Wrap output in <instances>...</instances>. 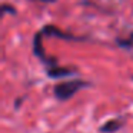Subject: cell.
<instances>
[{
	"mask_svg": "<svg viewBox=\"0 0 133 133\" xmlns=\"http://www.w3.org/2000/svg\"><path fill=\"white\" fill-rule=\"evenodd\" d=\"M40 2H55V0H40Z\"/></svg>",
	"mask_w": 133,
	"mask_h": 133,
	"instance_id": "6",
	"label": "cell"
},
{
	"mask_svg": "<svg viewBox=\"0 0 133 133\" xmlns=\"http://www.w3.org/2000/svg\"><path fill=\"white\" fill-rule=\"evenodd\" d=\"M86 86H89V83L83 80H70L64 82V83H59L57 86H55V96L59 100H67L73 95H76L82 87Z\"/></svg>",
	"mask_w": 133,
	"mask_h": 133,
	"instance_id": "1",
	"label": "cell"
},
{
	"mask_svg": "<svg viewBox=\"0 0 133 133\" xmlns=\"http://www.w3.org/2000/svg\"><path fill=\"white\" fill-rule=\"evenodd\" d=\"M122 126H123V120H122V119H112V120L106 122V124H103V126L100 127V132L115 133V132H117Z\"/></svg>",
	"mask_w": 133,
	"mask_h": 133,
	"instance_id": "4",
	"label": "cell"
},
{
	"mask_svg": "<svg viewBox=\"0 0 133 133\" xmlns=\"http://www.w3.org/2000/svg\"><path fill=\"white\" fill-rule=\"evenodd\" d=\"M2 12H3V15L6 12H10V13H15V9H13V6H9V4H4L3 7H2Z\"/></svg>",
	"mask_w": 133,
	"mask_h": 133,
	"instance_id": "5",
	"label": "cell"
},
{
	"mask_svg": "<svg viewBox=\"0 0 133 133\" xmlns=\"http://www.w3.org/2000/svg\"><path fill=\"white\" fill-rule=\"evenodd\" d=\"M76 70L75 69H69V67H53V69H47V75L52 79H57V77H66V76H72L75 75Z\"/></svg>",
	"mask_w": 133,
	"mask_h": 133,
	"instance_id": "3",
	"label": "cell"
},
{
	"mask_svg": "<svg viewBox=\"0 0 133 133\" xmlns=\"http://www.w3.org/2000/svg\"><path fill=\"white\" fill-rule=\"evenodd\" d=\"M42 35H46V36H56V37H60V39H64V40H82V37H76V36L70 35V33H63L60 29L55 26H44L43 29L40 30Z\"/></svg>",
	"mask_w": 133,
	"mask_h": 133,
	"instance_id": "2",
	"label": "cell"
}]
</instances>
